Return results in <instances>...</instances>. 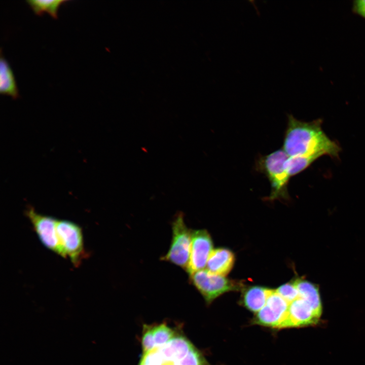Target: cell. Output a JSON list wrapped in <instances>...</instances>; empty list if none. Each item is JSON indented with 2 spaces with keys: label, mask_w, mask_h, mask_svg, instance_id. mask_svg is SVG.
<instances>
[{
  "label": "cell",
  "mask_w": 365,
  "mask_h": 365,
  "mask_svg": "<svg viewBox=\"0 0 365 365\" xmlns=\"http://www.w3.org/2000/svg\"><path fill=\"white\" fill-rule=\"evenodd\" d=\"M235 260L234 253L228 248L213 249L207 261V270L213 274L225 276L232 269Z\"/></svg>",
  "instance_id": "obj_12"
},
{
  "label": "cell",
  "mask_w": 365,
  "mask_h": 365,
  "mask_svg": "<svg viewBox=\"0 0 365 365\" xmlns=\"http://www.w3.org/2000/svg\"><path fill=\"white\" fill-rule=\"evenodd\" d=\"M321 314L299 296L289 304L287 317L282 329L315 325L319 321Z\"/></svg>",
  "instance_id": "obj_10"
},
{
  "label": "cell",
  "mask_w": 365,
  "mask_h": 365,
  "mask_svg": "<svg viewBox=\"0 0 365 365\" xmlns=\"http://www.w3.org/2000/svg\"><path fill=\"white\" fill-rule=\"evenodd\" d=\"M178 335L166 323L144 324L141 340L142 353L167 343Z\"/></svg>",
  "instance_id": "obj_11"
},
{
  "label": "cell",
  "mask_w": 365,
  "mask_h": 365,
  "mask_svg": "<svg viewBox=\"0 0 365 365\" xmlns=\"http://www.w3.org/2000/svg\"><path fill=\"white\" fill-rule=\"evenodd\" d=\"M299 297L308 302L316 311L321 313L322 306L318 287L311 282L301 278L293 281Z\"/></svg>",
  "instance_id": "obj_15"
},
{
  "label": "cell",
  "mask_w": 365,
  "mask_h": 365,
  "mask_svg": "<svg viewBox=\"0 0 365 365\" xmlns=\"http://www.w3.org/2000/svg\"><path fill=\"white\" fill-rule=\"evenodd\" d=\"M67 2L64 0H29L26 2L37 15L47 12L52 18L57 19L60 6Z\"/></svg>",
  "instance_id": "obj_16"
},
{
  "label": "cell",
  "mask_w": 365,
  "mask_h": 365,
  "mask_svg": "<svg viewBox=\"0 0 365 365\" xmlns=\"http://www.w3.org/2000/svg\"><path fill=\"white\" fill-rule=\"evenodd\" d=\"M56 231L66 257H69L75 266H78L85 256L81 228L70 221L57 220Z\"/></svg>",
  "instance_id": "obj_7"
},
{
  "label": "cell",
  "mask_w": 365,
  "mask_h": 365,
  "mask_svg": "<svg viewBox=\"0 0 365 365\" xmlns=\"http://www.w3.org/2000/svg\"><path fill=\"white\" fill-rule=\"evenodd\" d=\"M322 123L321 119L304 122L288 115L282 148L287 156L317 159L324 155L338 157L341 148L324 133Z\"/></svg>",
  "instance_id": "obj_1"
},
{
  "label": "cell",
  "mask_w": 365,
  "mask_h": 365,
  "mask_svg": "<svg viewBox=\"0 0 365 365\" xmlns=\"http://www.w3.org/2000/svg\"><path fill=\"white\" fill-rule=\"evenodd\" d=\"M195 346L178 335L167 343L142 353L138 365H181L183 358Z\"/></svg>",
  "instance_id": "obj_3"
},
{
  "label": "cell",
  "mask_w": 365,
  "mask_h": 365,
  "mask_svg": "<svg viewBox=\"0 0 365 365\" xmlns=\"http://www.w3.org/2000/svg\"><path fill=\"white\" fill-rule=\"evenodd\" d=\"M289 303L275 290L271 291L265 305L254 314L251 319L252 324L281 330L287 315Z\"/></svg>",
  "instance_id": "obj_6"
},
{
  "label": "cell",
  "mask_w": 365,
  "mask_h": 365,
  "mask_svg": "<svg viewBox=\"0 0 365 365\" xmlns=\"http://www.w3.org/2000/svg\"><path fill=\"white\" fill-rule=\"evenodd\" d=\"M212 248V241L206 230L192 231L190 259L186 269L189 275L203 270L207 263Z\"/></svg>",
  "instance_id": "obj_9"
},
{
  "label": "cell",
  "mask_w": 365,
  "mask_h": 365,
  "mask_svg": "<svg viewBox=\"0 0 365 365\" xmlns=\"http://www.w3.org/2000/svg\"><path fill=\"white\" fill-rule=\"evenodd\" d=\"M2 53L1 49L0 93L15 99L19 96L17 84L13 71Z\"/></svg>",
  "instance_id": "obj_14"
},
{
  "label": "cell",
  "mask_w": 365,
  "mask_h": 365,
  "mask_svg": "<svg viewBox=\"0 0 365 365\" xmlns=\"http://www.w3.org/2000/svg\"><path fill=\"white\" fill-rule=\"evenodd\" d=\"M172 237L169 249L161 259L186 270L190 259L192 231L186 225L181 212L175 215L172 223Z\"/></svg>",
  "instance_id": "obj_5"
},
{
  "label": "cell",
  "mask_w": 365,
  "mask_h": 365,
  "mask_svg": "<svg viewBox=\"0 0 365 365\" xmlns=\"http://www.w3.org/2000/svg\"><path fill=\"white\" fill-rule=\"evenodd\" d=\"M288 158L283 149H279L260 157L257 169L268 178L271 188L268 200L287 199L289 175L286 162Z\"/></svg>",
  "instance_id": "obj_2"
},
{
  "label": "cell",
  "mask_w": 365,
  "mask_h": 365,
  "mask_svg": "<svg viewBox=\"0 0 365 365\" xmlns=\"http://www.w3.org/2000/svg\"><path fill=\"white\" fill-rule=\"evenodd\" d=\"M316 158L307 157H295L288 158L286 162V166L291 177L301 172L312 163Z\"/></svg>",
  "instance_id": "obj_17"
},
{
  "label": "cell",
  "mask_w": 365,
  "mask_h": 365,
  "mask_svg": "<svg viewBox=\"0 0 365 365\" xmlns=\"http://www.w3.org/2000/svg\"><path fill=\"white\" fill-rule=\"evenodd\" d=\"M242 290L240 304L256 314L265 305L271 289L253 285L244 287Z\"/></svg>",
  "instance_id": "obj_13"
},
{
  "label": "cell",
  "mask_w": 365,
  "mask_h": 365,
  "mask_svg": "<svg viewBox=\"0 0 365 365\" xmlns=\"http://www.w3.org/2000/svg\"><path fill=\"white\" fill-rule=\"evenodd\" d=\"M25 214L29 219L42 243L50 250L62 257L66 258L57 236V220L37 213L31 206L27 208Z\"/></svg>",
  "instance_id": "obj_8"
},
{
  "label": "cell",
  "mask_w": 365,
  "mask_h": 365,
  "mask_svg": "<svg viewBox=\"0 0 365 365\" xmlns=\"http://www.w3.org/2000/svg\"><path fill=\"white\" fill-rule=\"evenodd\" d=\"M352 11L365 19V0L353 1Z\"/></svg>",
  "instance_id": "obj_19"
},
{
  "label": "cell",
  "mask_w": 365,
  "mask_h": 365,
  "mask_svg": "<svg viewBox=\"0 0 365 365\" xmlns=\"http://www.w3.org/2000/svg\"><path fill=\"white\" fill-rule=\"evenodd\" d=\"M275 290L289 304L299 297V293L294 281L284 284Z\"/></svg>",
  "instance_id": "obj_18"
},
{
  "label": "cell",
  "mask_w": 365,
  "mask_h": 365,
  "mask_svg": "<svg viewBox=\"0 0 365 365\" xmlns=\"http://www.w3.org/2000/svg\"><path fill=\"white\" fill-rule=\"evenodd\" d=\"M190 281L208 305L224 293L242 290L244 287L239 281L213 274L207 270H201L190 275Z\"/></svg>",
  "instance_id": "obj_4"
}]
</instances>
